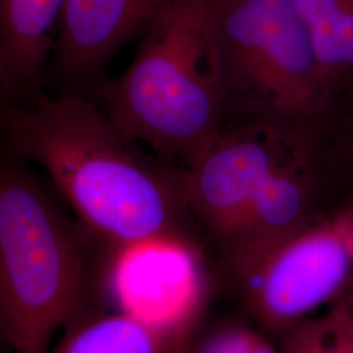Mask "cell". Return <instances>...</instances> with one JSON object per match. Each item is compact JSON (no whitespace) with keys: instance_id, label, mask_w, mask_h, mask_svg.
Wrapping results in <instances>:
<instances>
[{"instance_id":"obj_3","label":"cell","mask_w":353,"mask_h":353,"mask_svg":"<svg viewBox=\"0 0 353 353\" xmlns=\"http://www.w3.org/2000/svg\"><path fill=\"white\" fill-rule=\"evenodd\" d=\"M217 0H168L141 34L132 62L92 97L130 139L185 168L224 126L216 70Z\"/></svg>"},{"instance_id":"obj_14","label":"cell","mask_w":353,"mask_h":353,"mask_svg":"<svg viewBox=\"0 0 353 353\" xmlns=\"http://www.w3.org/2000/svg\"><path fill=\"white\" fill-rule=\"evenodd\" d=\"M350 106H341L332 118V156L334 163L347 183H353V100Z\"/></svg>"},{"instance_id":"obj_2","label":"cell","mask_w":353,"mask_h":353,"mask_svg":"<svg viewBox=\"0 0 353 353\" xmlns=\"http://www.w3.org/2000/svg\"><path fill=\"white\" fill-rule=\"evenodd\" d=\"M115 248L0 147V331L13 353H49L61 328L102 310Z\"/></svg>"},{"instance_id":"obj_9","label":"cell","mask_w":353,"mask_h":353,"mask_svg":"<svg viewBox=\"0 0 353 353\" xmlns=\"http://www.w3.org/2000/svg\"><path fill=\"white\" fill-rule=\"evenodd\" d=\"M65 0H0V85L7 101L39 90Z\"/></svg>"},{"instance_id":"obj_1","label":"cell","mask_w":353,"mask_h":353,"mask_svg":"<svg viewBox=\"0 0 353 353\" xmlns=\"http://www.w3.org/2000/svg\"><path fill=\"white\" fill-rule=\"evenodd\" d=\"M85 94L54 90L7 101L0 147L43 169L92 233L114 246L195 236L182 169L144 154Z\"/></svg>"},{"instance_id":"obj_12","label":"cell","mask_w":353,"mask_h":353,"mask_svg":"<svg viewBox=\"0 0 353 353\" xmlns=\"http://www.w3.org/2000/svg\"><path fill=\"white\" fill-rule=\"evenodd\" d=\"M280 353H353V331L332 309L279 334Z\"/></svg>"},{"instance_id":"obj_6","label":"cell","mask_w":353,"mask_h":353,"mask_svg":"<svg viewBox=\"0 0 353 353\" xmlns=\"http://www.w3.org/2000/svg\"><path fill=\"white\" fill-rule=\"evenodd\" d=\"M316 123L228 125L182 169L190 214L217 254L234 237L265 179L314 131Z\"/></svg>"},{"instance_id":"obj_4","label":"cell","mask_w":353,"mask_h":353,"mask_svg":"<svg viewBox=\"0 0 353 353\" xmlns=\"http://www.w3.org/2000/svg\"><path fill=\"white\" fill-rule=\"evenodd\" d=\"M214 48L224 126L303 125L334 117L294 0H217Z\"/></svg>"},{"instance_id":"obj_8","label":"cell","mask_w":353,"mask_h":353,"mask_svg":"<svg viewBox=\"0 0 353 353\" xmlns=\"http://www.w3.org/2000/svg\"><path fill=\"white\" fill-rule=\"evenodd\" d=\"M168 0H65L46 75L93 97L114 54L141 36Z\"/></svg>"},{"instance_id":"obj_17","label":"cell","mask_w":353,"mask_h":353,"mask_svg":"<svg viewBox=\"0 0 353 353\" xmlns=\"http://www.w3.org/2000/svg\"><path fill=\"white\" fill-rule=\"evenodd\" d=\"M7 352L13 353L12 348H11L10 343L7 341V339L4 338V335H3L1 331H0V353Z\"/></svg>"},{"instance_id":"obj_10","label":"cell","mask_w":353,"mask_h":353,"mask_svg":"<svg viewBox=\"0 0 353 353\" xmlns=\"http://www.w3.org/2000/svg\"><path fill=\"white\" fill-rule=\"evenodd\" d=\"M174 341L123 312H96L65 327L49 353H169Z\"/></svg>"},{"instance_id":"obj_18","label":"cell","mask_w":353,"mask_h":353,"mask_svg":"<svg viewBox=\"0 0 353 353\" xmlns=\"http://www.w3.org/2000/svg\"><path fill=\"white\" fill-rule=\"evenodd\" d=\"M6 105H7V99H6V96L3 93V89H1V85H0V121H1V117H3V113H4Z\"/></svg>"},{"instance_id":"obj_11","label":"cell","mask_w":353,"mask_h":353,"mask_svg":"<svg viewBox=\"0 0 353 353\" xmlns=\"http://www.w3.org/2000/svg\"><path fill=\"white\" fill-rule=\"evenodd\" d=\"M335 112L353 100V0H341L306 24Z\"/></svg>"},{"instance_id":"obj_5","label":"cell","mask_w":353,"mask_h":353,"mask_svg":"<svg viewBox=\"0 0 353 353\" xmlns=\"http://www.w3.org/2000/svg\"><path fill=\"white\" fill-rule=\"evenodd\" d=\"M233 280L252 316L278 335L336 301L353 285V183Z\"/></svg>"},{"instance_id":"obj_15","label":"cell","mask_w":353,"mask_h":353,"mask_svg":"<svg viewBox=\"0 0 353 353\" xmlns=\"http://www.w3.org/2000/svg\"><path fill=\"white\" fill-rule=\"evenodd\" d=\"M330 309L341 316L353 331V285L345 290L336 301L331 303Z\"/></svg>"},{"instance_id":"obj_16","label":"cell","mask_w":353,"mask_h":353,"mask_svg":"<svg viewBox=\"0 0 353 353\" xmlns=\"http://www.w3.org/2000/svg\"><path fill=\"white\" fill-rule=\"evenodd\" d=\"M191 339H192V336L176 341V343L173 344V347L170 348L169 353H190V343H191Z\"/></svg>"},{"instance_id":"obj_13","label":"cell","mask_w":353,"mask_h":353,"mask_svg":"<svg viewBox=\"0 0 353 353\" xmlns=\"http://www.w3.org/2000/svg\"><path fill=\"white\" fill-rule=\"evenodd\" d=\"M190 353H280L261 332L241 323H227L190 343Z\"/></svg>"},{"instance_id":"obj_7","label":"cell","mask_w":353,"mask_h":353,"mask_svg":"<svg viewBox=\"0 0 353 353\" xmlns=\"http://www.w3.org/2000/svg\"><path fill=\"white\" fill-rule=\"evenodd\" d=\"M109 294L119 312L178 341L192 335L207 294L196 237L173 234L117 246Z\"/></svg>"}]
</instances>
